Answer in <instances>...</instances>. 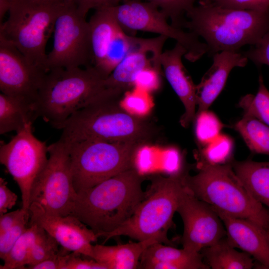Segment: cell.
Here are the masks:
<instances>
[{
	"mask_svg": "<svg viewBox=\"0 0 269 269\" xmlns=\"http://www.w3.org/2000/svg\"><path fill=\"white\" fill-rule=\"evenodd\" d=\"M186 14L182 28L202 37L207 54L240 51L258 43L269 30V8L239 9L222 7L207 0L198 2Z\"/></svg>",
	"mask_w": 269,
	"mask_h": 269,
	"instance_id": "6da1fadb",
	"label": "cell"
},
{
	"mask_svg": "<svg viewBox=\"0 0 269 269\" xmlns=\"http://www.w3.org/2000/svg\"><path fill=\"white\" fill-rule=\"evenodd\" d=\"M143 178L133 168L77 193L72 215L106 238L133 215L144 198Z\"/></svg>",
	"mask_w": 269,
	"mask_h": 269,
	"instance_id": "7a4b0ae2",
	"label": "cell"
},
{
	"mask_svg": "<svg viewBox=\"0 0 269 269\" xmlns=\"http://www.w3.org/2000/svg\"><path fill=\"white\" fill-rule=\"evenodd\" d=\"M120 99L95 101L78 110L59 128L60 139L72 142L86 139L130 142L141 144L152 138L154 127L130 114L120 105Z\"/></svg>",
	"mask_w": 269,
	"mask_h": 269,
	"instance_id": "3957f363",
	"label": "cell"
},
{
	"mask_svg": "<svg viewBox=\"0 0 269 269\" xmlns=\"http://www.w3.org/2000/svg\"><path fill=\"white\" fill-rule=\"evenodd\" d=\"M104 79L93 66L50 70L33 105L36 117L58 129L74 113L93 102Z\"/></svg>",
	"mask_w": 269,
	"mask_h": 269,
	"instance_id": "277c9868",
	"label": "cell"
},
{
	"mask_svg": "<svg viewBox=\"0 0 269 269\" xmlns=\"http://www.w3.org/2000/svg\"><path fill=\"white\" fill-rule=\"evenodd\" d=\"M232 163L200 166L196 175H184V184L195 196L215 210L250 221L269 231V208L251 195L235 173Z\"/></svg>",
	"mask_w": 269,
	"mask_h": 269,
	"instance_id": "5b68a950",
	"label": "cell"
},
{
	"mask_svg": "<svg viewBox=\"0 0 269 269\" xmlns=\"http://www.w3.org/2000/svg\"><path fill=\"white\" fill-rule=\"evenodd\" d=\"M63 1L16 0L9 9L7 19L0 23V36L46 72V43Z\"/></svg>",
	"mask_w": 269,
	"mask_h": 269,
	"instance_id": "8992f818",
	"label": "cell"
},
{
	"mask_svg": "<svg viewBox=\"0 0 269 269\" xmlns=\"http://www.w3.org/2000/svg\"><path fill=\"white\" fill-rule=\"evenodd\" d=\"M185 174L153 177L144 198L133 215L109 234L104 243L115 237L125 236L137 241L156 237L165 244H170L166 233L185 190Z\"/></svg>",
	"mask_w": 269,
	"mask_h": 269,
	"instance_id": "52a82bcc",
	"label": "cell"
},
{
	"mask_svg": "<svg viewBox=\"0 0 269 269\" xmlns=\"http://www.w3.org/2000/svg\"><path fill=\"white\" fill-rule=\"evenodd\" d=\"M65 142V141H64ZM76 193L134 167L140 144L86 139L67 142Z\"/></svg>",
	"mask_w": 269,
	"mask_h": 269,
	"instance_id": "ba28073f",
	"label": "cell"
},
{
	"mask_svg": "<svg viewBox=\"0 0 269 269\" xmlns=\"http://www.w3.org/2000/svg\"><path fill=\"white\" fill-rule=\"evenodd\" d=\"M48 150L47 163L32 187L30 204L36 203L51 215L72 214L77 193L68 144L59 139L49 145Z\"/></svg>",
	"mask_w": 269,
	"mask_h": 269,
	"instance_id": "9c48e42d",
	"label": "cell"
},
{
	"mask_svg": "<svg viewBox=\"0 0 269 269\" xmlns=\"http://www.w3.org/2000/svg\"><path fill=\"white\" fill-rule=\"evenodd\" d=\"M74 0H64L56 17L46 69L92 66L90 27Z\"/></svg>",
	"mask_w": 269,
	"mask_h": 269,
	"instance_id": "30bf717a",
	"label": "cell"
},
{
	"mask_svg": "<svg viewBox=\"0 0 269 269\" xmlns=\"http://www.w3.org/2000/svg\"><path fill=\"white\" fill-rule=\"evenodd\" d=\"M112 9L117 22L129 34L141 31L173 39L184 47L186 51L184 57L192 62L207 53V45L199 37L169 23L166 15L150 2L129 0L112 7Z\"/></svg>",
	"mask_w": 269,
	"mask_h": 269,
	"instance_id": "8fae6325",
	"label": "cell"
},
{
	"mask_svg": "<svg viewBox=\"0 0 269 269\" xmlns=\"http://www.w3.org/2000/svg\"><path fill=\"white\" fill-rule=\"evenodd\" d=\"M48 146L34 136L32 124L17 132L8 142L0 143V162L18 185L21 195V208L29 215L32 187L47 163Z\"/></svg>",
	"mask_w": 269,
	"mask_h": 269,
	"instance_id": "7c38bea8",
	"label": "cell"
},
{
	"mask_svg": "<svg viewBox=\"0 0 269 269\" xmlns=\"http://www.w3.org/2000/svg\"><path fill=\"white\" fill-rule=\"evenodd\" d=\"M177 211L183 223V248L200 253L227 236L225 226L209 204L195 196L185 186Z\"/></svg>",
	"mask_w": 269,
	"mask_h": 269,
	"instance_id": "4fadbf2b",
	"label": "cell"
},
{
	"mask_svg": "<svg viewBox=\"0 0 269 269\" xmlns=\"http://www.w3.org/2000/svg\"><path fill=\"white\" fill-rule=\"evenodd\" d=\"M46 72L35 66L11 42L0 36V90L32 105Z\"/></svg>",
	"mask_w": 269,
	"mask_h": 269,
	"instance_id": "5bb4252c",
	"label": "cell"
},
{
	"mask_svg": "<svg viewBox=\"0 0 269 269\" xmlns=\"http://www.w3.org/2000/svg\"><path fill=\"white\" fill-rule=\"evenodd\" d=\"M167 39L162 35L139 38L133 50L104 79L98 97L102 99L120 98L123 94L133 87L135 78L141 70L149 67L162 68L160 56Z\"/></svg>",
	"mask_w": 269,
	"mask_h": 269,
	"instance_id": "9a60e30c",
	"label": "cell"
},
{
	"mask_svg": "<svg viewBox=\"0 0 269 269\" xmlns=\"http://www.w3.org/2000/svg\"><path fill=\"white\" fill-rule=\"evenodd\" d=\"M29 224H35L51 235L66 252L80 254L92 259V243L98 236L75 216L51 215L39 205L30 204Z\"/></svg>",
	"mask_w": 269,
	"mask_h": 269,
	"instance_id": "2e32d148",
	"label": "cell"
},
{
	"mask_svg": "<svg viewBox=\"0 0 269 269\" xmlns=\"http://www.w3.org/2000/svg\"><path fill=\"white\" fill-rule=\"evenodd\" d=\"M214 209L225 226L231 244L250 255L257 262L256 267L269 269V231L250 221Z\"/></svg>",
	"mask_w": 269,
	"mask_h": 269,
	"instance_id": "e0dca14e",
	"label": "cell"
},
{
	"mask_svg": "<svg viewBox=\"0 0 269 269\" xmlns=\"http://www.w3.org/2000/svg\"><path fill=\"white\" fill-rule=\"evenodd\" d=\"M186 54L184 47L176 42L173 48L163 51L160 56L164 75L185 108L180 121L184 127L193 121L197 106L196 86L182 61Z\"/></svg>",
	"mask_w": 269,
	"mask_h": 269,
	"instance_id": "ac0fdd59",
	"label": "cell"
},
{
	"mask_svg": "<svg viewBox=\"0 0 269 269\" xmlns=\"http://www.w3.org/2000/svg\"><path fill=\"white\" fill-rule=\"evenodd\" d=\"M211 66L196 86L197 113L208 110L223 89L235 67H243L248 59L240 51H224L213 56Z\"/></svg>",
	"mask_w": 269,
	"mask_h": 269,
	"instance_id": "d6986e66",
	"label": "cell"
},
{
	"mask_svg": "<svg viewBox=\"0 0 269 269\" xmlns=\"http://www.w3.org/2000/svg\"><path fill=\"white\" fill-rule=\"evenodd\" d=\"M138 269H209L200 253L189 252L156 242L143 252Z\"/></svg>",
	"mask_w": 269,
	"mask_h": 269,
	"instance_id": "ffe728a7",
	"label": "cell"
},
{
	"mask_svg": "<svg viewBox=\"0 0 269 269\" xmlns=\"http://www.w3.org/2000/svg\"><path fill=\"white\" fill-rule=\"evenodd\" d=\"M156 242L164 243L160 238L155 237L136 243L114 246L96 244L93 245L92 259L104 265L106 269H138L143 252Z\"/></svg>",
	"mask_w": 269,
	"mask_h": 269,
	"instance_id": "44dd1931",
	"label": "cell"
},
{
	"mask_svg": "<svg viewBox=\"0 0 269 269\" xmlns=\"http://www.w3.org/2000/svg\"><path fill=\"white\" fill-rule=\"evenodd\" d=\"M88 21L90 27L92 66L97 70L103 63L114 38L122 27L114 16L112 7L96 9Z\"/></svg>",
	"mask_w": 269,
	"mask_h": 269,
	"instance_id": "7402d4cb",
	"label": "cell"
},
{
	"mask_svg": "<svg viewBox=\"0 0 269 269\" xmlns=\"http://www.w3.org/2000/svg\"><path fill=\"white\" fill-rule=\"evenodd\" d=\"M233 170L251 195L269 208V161H233Z\"/></svg>",
	"mask_w": 269,
	"mask_h": 269,
	"instance_id": "603a6c76",
	"label": "cell"
},
{
	"mask_svg": "<svg viewBox=\"0 0 269 269\" xmlns=\"http://www.w3.org/2000/svg\"><path fill=\"white\" fill-rule=\"evenodd\" d=\"M200 253L212 269H251L255 267L254 259L245 252L237 251L226 236Z\"/></svg>",
	"mask_w": 269,
	"mask_h": 269,
	"instance_id": "cb8c5ba5",
	"label": "cell"
},
{
	"mask_svg": "<svg viewBox=\"0 0 269 269\" xmlns=\"http://www.w3.org/2000/svg\"><path fill=\"white\" fill-rule=\"evenodd\" d=\"M37 118L32 105L18 98L0 94V134L16 132Z\"/></svg>",
	"mask_w": 269,
	"mask_h": 269,
	"instance_id": "d4e9b609",
	"label": "cell"
},
{
	"mask_svg": "<svg viewBox=\"0 0 269 269\" xmlns=\"http://www.w3.org/2000/svg\"><path fill=\"white\" fill-rule=\"evenodd\" d=\"M249 149L254 153L269 156V126L253 117L245 115L234 126Z\"/></svg>",
	"mask_w": 269,
	"mask_h": 269,
	"instance_id": "484cf974",
	"label": "cell"
},
{
	"mask_svg": "<svg viewBox=\"0 0 269 269\" xmlns=\"http://www.w3.org/2000/svg\"><path fill=\"white\" fill-rule=\"evenodd\" d=\"M41 230V228L36 224H29L3 261L0 269H26L29 264L31 250Z\"/></svg>",
	"mask_w": 269,
	"mask_h": 269,
	"instance_id": "4316f807",
	"label": "cell"
},
{
	"mask_svg": "<svg viewBox=\"0 0 269 269\" xmlns=\"http://www.w3.org/2000/svg\"><path fill=\"white\" fill-rule=\"evenodd\" d=\"M233 150L232 139L228 135L220 134L210 142L203 145L198 166L220 165L232 163Z\"/></svg>",
	"mask_w": 269,
	"mask_h": 269,
	"instance_id": "83f0119b",
	"label": "cell"
},
{
	"mask_svg": "<svg viewBox=\"0 0 269 269\" xmlns=\"http://www.w3.org/2000/svg\"><path fill=\"white\" fill-rule=\"evenodd\" d=\"M259 83L256 94L244 96L240 99L239 106L244 110V114L256 118L269 126V91L261 75Z\"/></svg>",
	"mask_w": 269,
	"mask_h": 269,
	"instance_id": "f1b7e54d",
	"label": "cell"
},
{
	"mask_svg": "<svg viewBox=\"0 0 269 269\" xmlns=\"http://www.w3.org/2000/svg\"><path fill=\"white\" fill-rule=\"evenodd\" d=\"M119 103L128 113L139 118L148 115L153 105L151 93L135 87L127 91Z\"/></svg>",
	"mask_w": 269,
	"mask_h": 269,
	"instance_id": "f546056e",
	"label": "cell"
},
{
	"mask_svg": "<svg viewBox=\"0 0 269 269\" xmlns=\"http://www.w3.org/2000/svg\"><path fill=\"white\" fill-rule=\"evenodd\" d=\"M152 3L163 12L172 25L182 28L186 14L197 2L207 0H141ZM183 29V28H182Z\"/></svg>",
	"mask_w": 269,
	"mask_h": 269,
	"instance_id": "4dcf8cb0",
	"label": "cell"
},
{
	"mask_svg": "<svg viewBox=\"0 0 269 269\" xmlns=\"http://www.w3.org/2000/svg\"><path fill=\"white\" fill-rule=\"evenodd\" d=\"M223 128V124L213 112L207 110L197 113L195 134L203 146L219 135Z\"/></svg>",
	"mask_w": 269,
	"mask_h": 269,
	"instance_id": "1f68e13d",
	"label": "cell"
},
{
	"mask_svg": "<svg viewBox=\"0 0 269 269\" xmlns=\"http://www.w3.org/2000/svg\"><path fill=\"white\" fill-rule=\"evenodd\" d=\"M59 245L57 241L41 228L31 250L29 262L27 267L38 264L58 253Z\"/></svg>",
	"mask_w": 269,
	"mask_h": 269,
	"instance_id": "d6a6232c",
	"label": "cell"
},
{
	"mask_svg": "<svg viewBox=\"0 0 269 269\" xmlns=\"http://www.w3.org/2000/svg\"><path fill=\"white\" fill-rule=\"evenodd\" d=\"M29 217L23 216L11 228L0 234V258L3 261L14 244L27 228Z\"/></svg>",
	"mask_w": 269,
	"mask_h": 269,
	"instance_id": "836d02e7",
	"label": "cell"
},
{
	"mask_svg": "<svg viewBox=\"0 0 269 269\" xmlns=\"http://www.w3.org/2000/svg\"><path fill=\"white\" fill-rule=\"evenodd\" d=\"M161 69L149 67L141 70L135 78L133 87L140 88L150 93L157 91L161 85Z\"/></svg>",
	"mask_w": 269,
	"mask_h": 269,
	"instance_id": "e575fe53",
	"label": "cell"
},
{
	"mask_svg": "<svg viewBox=\"0 0 269 269\" xmlns=\"http://www.w3.org/2000/svg\"><path fill=\"white\" fill-rule=\"evenodd\" d=\"M242 52L258 66H269V30L258 43L251 45L248 50Z\"/></svg>",
	"mask_w": 269,
	"mask_h": 269,
	"instance_id": "d590c367",
	"label": "cell"
},
{
	"mask_svg": "<svg viewBox=\"0 0 269 269\" xmlns=\"http://www.w3.org/2000/svg\"><path fill=\"white\" fill-rule=\"evenodd\" d=\"M223 7L239 9L263 10L269 8V0H210Z\"/></svg>",
	"mask_w": 269,
	"mask_h": 269,
	"instance_id": "8d00e7d4",
	"label": "cell"
},
{
	"mask_svg": "<svg viewBox=\"0 0 269 269\" xmlns=\"http://www.w3.org/2000/svg\"><path fill=\"white\" fill-rule=\"evenodd\" d=\"M81 256L83 255L74 252L69 254L65 269H106L95 260L83 259Z\"/></svg>",
	"mask_w": 269,
	"mask_h": 269,
	"instance_id": "74e56055",
	"label": "cell"
},
{
	"mask_svg": "<svg viewBox=\"0 0 269 269\" xmlns=\"http://www.w3.org/2000/svg\"><path fill=\"white\" fill-rule=\"evenodd\" d=\"M80 12L86 16L91 9L114 7L129 0H74Z\"/></svg>",
	"mask_w": 269,
	"mask_h": 269,
	"instance_id": "f35d334b",
	"label": "cell"
},
{
	"mask_svg": "<svg viewBox=\"0 0 269 269\" xmlns=\"http://www.w3.org/2000/svg\"><path fill=\"white\" fill-rule=\"evenodd\" d=\"M17 195L7 186L5 179L0 178V216L6 213L16 204Z\"/></svg>",
	"mask_w": 269,
	"mask_h": 269,
	"instance_id": "ab89813d",
	"label": "cell"
},
{
	"mask_svg": "<svg viewBox=\"0 0 269 269\" xmlns=\"http://www.w3.org/2000/svg\"><path fill=\"white\" fill-rule=\"evenodd\" d=\"M69 254L59 252L52 257L35 265L27 266L30 269H65Z\"/></svg>",
	"mask_w": 269,
	"mask_h": 269,
	"instance_id": "60d3db41",
	"label": "cell"
},
{
	"mask_svg": "<svg viewBox=\"0 0 269 269\" xmlns=\"http://www.w3.org/2000/svg\"><path fill=\"white\" fill-rule=\"evenodd\" d=\"M27 214L21 208L0 216V234L13 226L24 215Z\"/></svg>",
	"mask_w": 269,
	"mask_h": 269,
	"instance_id": "b9f144b4",
	"label": "cell"
},
{
	"mask_svg": "<svg viewBox=\"0 0 269 269\" xmlns=\"http://www.w3.org/2000/svg\"><path fill=\"white\" fill-rule=\"evenodd\" d=\"M16 0H0V23L6 12H8L12 4Z\"/></svg>",
	"mask_w": 269,
	"mask_h": 269,
	"instance_id": "7bdbcfd3",
	"label": "cell"
},
{
	"mask_svg": "<svg viewBox=\"0 0 269 269\" xmlns=\"http://www.w3.org/2000/svg\"><path fill=\"white\" fill-rule=\"evenodd\" d=\"M51 0L60 1H62L63 0Z\"/></svg>",
	"mask_w": 269,
	"mask_h": 269,
	"instance_id": "ee69618b",
	"label": "cell"
}]
</instances>
